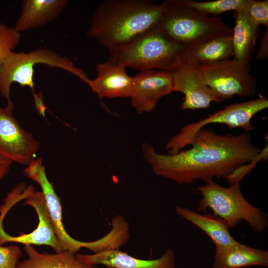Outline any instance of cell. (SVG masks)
<instances>
[{
    "label": "cell",
    "instance_id": "4fadbf2b",
    "mask_svg": "<svg viewBox=\"0 0 268 268\" xmlns=\"http://www.w3.org/2000/svg\"><path fill=\"white\" fill-rule=\"evenodd\" d=\"M26 199L24 204L32 206L38 216L37 227L30 233L12 236L4 231L2 228L3 221L0 220V245L13 242L25 245H47L52 247L56 252L63 251L54 231L42 192L34 191Z\"/></svg>",
    "mask_w": 268,
    "mask_h": 268
},
{
    "label": "cell",
    "instance_id": "484cf974",
    "mask_svg": "<svg viewBox=\"0 0 268 268\" xmlns=\"http://www.w3.org/2000/svg\"><path fill=\"white\" fill-rule=\"evenodd\" d=\"M268 28L264 34L256 58L258 60H264L268 58Z\"/></svg>",
    "mask_w": 268,
    "mask_h": 268
},
{
    "label": "cell",
    "instance_id": "52a82bcc",
    "mask_svg": "<svg viewBox=\"0 0 268 268\" xmlns=\"http://www.w3.org/2000/svg\"><path fill=\"white\" fill-rule=\"evenodd\" d=\"M268 108V100L262 95L255 99L228 105L204 119L183 126L167 141L165 148L167 154L177 153L189 145L195 134L208 124H224L229 129L240 128L245 132H250L255 128L251 123L253 116Z\"/></svg>",
    "mask_w": 268,
    "mask_h": 268
},
{
    "label": "cell",
    "instance_id": "ac0fdd59",
    "mask_svg": "<svg viewBox=\"0 0 268 268\" xmlns=\"http://www.w3.org/2000/svg\"><path fill=\"white\" fill-rule=\"evenodd\" d=\"M175 212L203 231L215 247L230 246L238 242L231 236L227 223L214 214H200L188 207L180 206L175 207Z\"/></svg>",
    "mask_w": 268,
    "mask_h": 268
},
{
    "label": "cell",
    "instance_id": "e0dca14e",
    "mask_svg": "<svg viewBox=\"0 0 268 268\" xmlns=\"http://www.w3.org/2000/svg\"><path fill=\"white\" fill-rule=\"evenodd\" d=\"M252 266H268V252L238 242L215 247L212 268H241Z\"/></svg>",
    "mask_w": 268,
    "mask_h": 268
},
{
    "label": "cell",
    "instance_id": "7c38bea8",
    "mask_svg": "<svg viewBox=\"0 0 268 268\" xmlns=\"http://www.w3.org/2000/svg\"><path fill=\"white\" fill-rule=\"evenodd\" d=\"M173 84L170 71L155 69L141 71L133 77L130 97L132 106L138 114L151 112L159 99L173 92Z\"/></svg>",
    "mask_w": 268,
    "mask_h": 268
},
{
    "label": "cell",
    "instance_id": "3957f363",
    "mask_svg": "<svg viewBox=\"0 0 268 268\" xmlns=\"http://www.w3.org/2000/svg\"><path fill=\"white\" fill-rule=\"evenodd\" d=\"M158 28L170 40L187 49L212 39L233 33L221 18L210 16L184 4L166 0Z\"/></svg>",
    "mask_w": 268,
    "mask_h": 268
},
{
    "label": "cell",
    "instance_id": "30bf717a",
    "mask_svg": "<svg viewBox=\"0 0 268 268\" xmlns=\"http://www.w3.org/2000/svg\"><path fill=\"white\" fill-rule=\"evenodd\" d=\"M171 72L173 92L185 95L181 105L183 110L208 108L212 102L222 101L207 84L200 66L183 63Z\"/></svg>",
    "mask_w": 268,
    "mask_h": 268
},
{
    "label": "cell",
    "instance_id": "ba28073f",
    "mask_svg": "<svg viewBox=\"0 0 268 268\" xmlns=\"http://www.w3.org/2000/svg\"><path fill=\"white\" fill-rule=\"evenodd\" d=\"M200 67L207 84L222 101L234 95L250 97L256 94L257 82L250 72L249 66L233 59Z\"/></svg>",
    "mask_w": 268,
    "mask_h": 268
},
{
    "label": "cell",
    "instance_id": "ffe728a7",
    "mask_svg": "<svg viewBox=\"0 0 268 268\" xmlns=\"http://www.w3.org/2000/svg\"><path fill=\"white\" fill-rule=\"evenodd\" d=\"M232 33L224 35L201 43L186 51L183 63L200 67L230 59L233 56Z\"/></svg>",
    "mask_w": 268,
    "mask_h": 268
},
{
    "label": "cell",
    "instance_id": "4316f807",
    "mask_svg": "<svg viewBox=\"0 0 268 268\" xmlns=\"http://www.w3.org/2000/svg\"><path fill=\"white\" fill-rule=\"evenodd\" d=\"M12 162L0 156V181L8 172Z\"/></svg>",
    "mask_w": 268,
    "mask_h": 268
},
{
    "label": "cell",
    "instance_id": "8992f818",
    "mask_svg": "<svg viewBox=\"0 0 268 268\" xmlns=\"http://www.w3.org/2000/svg\"><path fill=\"white\" fill-rule=\"evenodd\" d=\"M39 64L66 70L87 84L90 80L69 58L46 48H39L28 53L10 51L6 54L0 66V93L7 101L11 100L10 91L13 82L21 86L29 87L33 95L36 94L34 90V67Z\"/></svg>",
    "mask_w": 268,
    "mask_h": 268
},
{
    "label": "cell",
    "instance_id": "d4e9b609",
    "mask_svg": "<svg viewBox=\"0 0 268 268\" xmlns=\"http://www.w3.org/2000/svg\"><path fill=\"white\" fill-rule=\"evenodd\" d=\"M21 256L20 248L15 245H0V268H17Z\"/></svg>",
    "mask_w": 268,
    "mask_h": 268
},
{
    "label": "cell",
    "instance_id": "5bb4252c",
    "mask_svg": "<svg viewBox=\"0 0 268 268\" xmlns=\"http://www.w3.org/2000/svg\"><path fill=\"white\" fill-rule=\"evenodd\" d=\"M81 262L93 265H102L109 268H176L174 251L168 248L159 258L141 260L129 255L120 249L93 254H76Z\"/></svg>",
    "mask_w": 268,
    "mask_h": 268
},
{
    "label": "cell",
    "instance_id": "5b68a950",
    "mask_svg": "<svg viewBox=\"0 0 268 268\" xmlns=\"http://www.w3.org/2000/svg\"><path fill=\"white\" fill-rule=\"evenodd\" d=\"M201 198L198 210L206 212L209 208L214 215L224 220L229 228L246 221L253 231L261 232L268 226V216L252 205L243 196L239 183L221 187L213 180L194 189Z\"/></svg>",
    "mask_w": 268,
    "mask_h": 268
},
{
    "label": "cell",
    "instance_id": "2e32d148",
    "mask_svg": "<svg viewBox=\"0 0 268 268\" xmlns=\"http://www.w3.org/2000/svg\"><path fill=\"white\" fill-rule=\"evenodd\" d=\"M68 3L67 0H24L14 28L20 33L43 26L58 18Z\"/></svg>",
    "mask_w": 268,
    "mask_h": 268
},
{
    "label": "cell",
    "instance_id": "6da1fadb",
    "mask_svg": "<svg viewBox=\"0 0 268 268\" xmlns=\"http://www.w3.org/2000/svg\"><path fill=\"white\" fill-rule=\"evenodd\" d=\"M189 145L173 154L157 152L144 142L142 153L157 176L179 185L198 180L206 183L213 178L225 179L240 166L260 158H268V147L261 149L252 142L250 132L239 134H219L211 129H201Z\"/></svg>",
    "mask_w": 268,
    "mask_h": 268
},
{
    "label": "cell",
    "instance_id": "44dd1931",
    "mask_svg": "<svg viewBox=\"0 0 268 268\" xmlns=\"http://www.w3.org/2000/svg\"><path fill=\"white\" fill-rule=\"evenodd\" d=\"M24 250L28 258L19 262L17 268H98L96 265L81 262L77 253L69 250L41 253L31 245H25Z\"/></svg>",
    "mask_w": 268,
    "mask_h": 268
},
{
    "label": "cell",
    "instance_id": "7402d4cb",
    "mask_svg": "<svg viewBox=\"0 0 268 268\" xmlns=\"http://www.w3.org/2000/svg\"><path fill=\"white\" fill-rule=\"evenodd\" d=\"M188 6L201 12L212 16L230 10L235 11L244 9L248 0H217L209 1H198L182 0Z\"/></svg>",
    "mask_w": 268,
    "mask_h": 268
},
{
    "label": "cell",
    "instance_id": "9c48e42d",
    "mask_svg": "<svg viewBox=\"0 0 268 268\" xmlns=\"http://www.w3.org/2000/svg\"><path fill=\"white\" fill-rule=\"evenodd\" d=\"M14 107L11 100L0 107V156L27 166L36 159L40 143L13 116Z\"/></svg>",
    "mask_w": 268,
    "mask_h": 268
},
{
    "label": "cell",
    "instance_id": "cb8c5ba5",
    "mask_svg": "<svg viewBox=\"0 0 268 268\" xmlns=\"http://www.w3.org/2000/svg\"><path fill=\"white\" fill-rule=\"evenodd\" d=\"M20 33L14 27L0 23V66L6 54L13 50L19 43Z\"/></svg>",
    "mask_w": 268,
    "mask_h": 268
},
{
    "label": "cell",
    "instance_id": "277c9868",
    "mask_svg": "<svg viewBox=\"0 0 268 268\" xmlns=\"http://www.w3.org/2000/svg\"><path fill=\"white\" fill-rule=\"evenodd\" d=\"M187 50L169 39L157 27L110 52L108 61L140 71L158 69L171 72L183 64Z\"/></svg>",
    "mask_w": 268,
    "mask_h": 268
},
{
    "label": "cell",
    "instance_id": "7a4b0ae2",
    "mask_svg": "<svg viewBox=\"0 0 268 268\" xmlns=\"http://www.w3.org/2000/svg\"><path fill=\"white\" fill-rule=\"evenodd\" d=\"M162 4L147 0H107L94 10L87 35L107 48L118 50L158 26Z\"/></svg>",
    "mask_w": 268,
    "mask_h": 268
},
{
    "label": "cell",
    "instance_id": "d6986e66",
    "mask_svg": "<svg viewBox=\"0 0 268 268\" xmlns=\"http://www.w3.org/2000/svg\"><path fill=\"white\" fill-rule=\"evenodd\" d=\"M234 17L235 25L232 34L233 59L249 66L260 26L249 18L244 9L235 11Z\"/></svg>",
    "mask_w": 268,
    "mask_h": 268
},
{
    "label": "cell",
    "instance_id": "603a6c76",
    "mask_svg": "<svg viewBox=\"0 0 268 268\" xmlns=\"http://www.w3.org/2000/svg\"><path fill=\"white\" fill-rule=\"evenodd\" d=\"M249 18L257 26L268 28V0H248L244 8Z\"/></svg>",
    "mask_w": 268,
    "mask_h": 268
},
{
    "label": "cell",
    "instance_id": "8fae6325",
    "mask_svg": "<svg viewBox=\"0 0 268 268\" xmlns=\"http://www.w3.org/2000/svg\"><path fill=\"white\" fill-rule=\"evenodd\" d=\"M23 173L40 186L54 231L63 250L77 253L82 248V241L71 237L64 227L61 200L55 191L53 184L47 178L43 159H35L24 170Z\"/></svg>",
    "mask_w": 268,
    "mask_h": 268
},
{
    "label": "cell",
    "instance_id": "9a60e30c",
    "mask_svg": "<svg viewBox=\"0 0 268 268\" xmlns=\"http://www.w3.org/2000/svg\"><path fill=\"white\" fill-rule=\"evenodd\" d=\"M123 65L109 61L98 64L97 76L90 79L88 85L99 97L130 98L132 93L133 77L127 73Z\"/></svg>",
    "mask_w": 268,
    "mask_h": 268
}]
</instances>
